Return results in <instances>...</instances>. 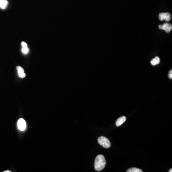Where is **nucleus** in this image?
I'll return each instance as SVG.
<instances>
[{
	"mask_svg": "<svg viewBox=\"0 0 172 172\" xmlns=\"http://www.w3.org/2000/svg\"><path fill=\"white\" fill-rule=\"evenodd\" d=\"M106 161L103 155H98L95 159L94 167L96 171H100L104 168Z\"/></svg>",
	"mask_w": 172,
	"mask_h": 172,
	"instance_id": "obj_1",
	"label": "nucleus"
},
{
	"mask_svg": "<svg viewBox=\"0 0 172 172\" xmlns=\"http://www.w3.org/2000/svg\"><path fill=\"white\" fill-rule=\"evenodd\" d=\"M98 142L101 146L105 148H108L111 145V144L109 140L104 136L99 137L98 139Z\"/></svg>",
	"mask_w": 172,
	"mask_h": 172,
	"instance_id": "obj_2",
	"label": "nucleus"
},
{
	"mask_svg": "<svg viewBox=\"0 0 172 172\" xmlns=\"http://www.w3.org/2000/svg\"><path fill=\"white\" fill-rule=\"evenodd\" d=\"M159 18L161 21L165 20L168 22L171 20V15L169 12H161L159 15Z\"/></svg>",
	"mask_w": 172,
	"mask_h": 172,
	"instance_id": "obj_3",
	"label": "nucleus"
},
{
	"mask_svg": "<svg viewBox=\"0 0 172 172\" xmlns=\"http://www.w3.org/2000/svg\"><path fill=\"white\" fill-rule=\"evenodd\" d=\"M158 27L160 29L164 30L167 33H170L172 30V26L169 23H164L163 25H159Z\"/></svg>",
	"mask_w": 172,
	"mask_h": 172,
	"instance_id": "obj_4",
	"label": "nucleus"
},
{
	"mask_svg": "<svg viewBox=\"0 0 172 172\" xmlns=\"http://www.w3.org/2000/svg\"><path fill=\"white\" fill-rule=\"evenodd\" d=\"M26 122L25 121V120L23 119H20L17 122V126L18 129L21 131H25L26 128Z\"/></svg>",
	"mask_w": 172,
	"mask_h": 172,
	"instance_id": "obj_5",
	"label": "nucleus"
},
{
	"mask_svg": "<svg viewBox=\"0 0 172 172\" xmlns=\"http://www.w3.org/2000/svg\"><path fill=\"white\" fill-rule=\"evenodd\" d=\"M126 117L125 116L121 117L120 118H119L116 122V125L117 126H121V125L124 122L126 121Z\"/></svg>",
	"mask_w": 172,
	"mask_h": 172,
	"instance_id": "obj_6",
	"label": "nucleus"
},
{
	"mask_svg": "<svg viewBox=\"0 0 172 172\" xmlns=\"http://www.w3.org/2000/svg\"><path fill=\"white\" fill-rule=\"evenodd\" d=\"M17 69L18 73V75H19L20 77L21 78H23L26 77V74L24 72V70L23 68L21 67V66H17Z\"/></svg>",
	"mask_w": 172,
	"mask_h": 172,
	"instance_id": "obj_7",
	"label": "nucleus"
},
{
	"mask_svg": "<svg viewBox=\"0 0 172 172\" xmlns=\"http://www.w3.org/2000/svg\"><path fill=\"white\" fill-rule=\"evenodd\" d=\"M8 5V1L7 0H0V8L2 9L6 8Z\"/></svg>",
	"mask_w": 172,
	"mask_h": 172,
	"instance_id": "obj_8",
	"label": "nucleus"
},
{
	"mask_svg": "<svg viewBox=\"0 0 172 172\" xmlns=\"http://www.w3.org/2000/svg\"><path fill=\"white\" fill-rule=\"evenodd\" d=\"M159 63H160V58L158 57H156L151 61V64L153 66L158 65Z\"/></svg>",
	"mask_w": 172,
	"mask_h": 172,
	"instance_id": "obj_9",
	"label": "nucleus"
},
{
	"mask_svg": "<svg viewBox=\"0 0 172 172\" xmlns=\"http://www.w3.org/2000/svg\"><path fill=\"white\" fill-rule=\"evenodd\" d=\"M142 171L141 169H140L137 168H131L128 170L127 172H142Z\"/></svg>",
	"mask_w": 172,
	"mask_h": 172,
	"instance_id": "obj_10",
	"label": "nucleus"
},
{
	"mask_svg": "<svg viewBox=\"0 0 172 172\" xmlns=\"http://www.w3.org/2000/svg\"><path fill=\"white\" fill-rule=\"evenodd\" d=\"M22 52L24 54H27L29 52V48L27 46L25 47V48H22Z\"/></svg>",
	"mask_w": 172,
	"mask_h": 172,
	"instance_id": "obj_11",
	"label": "nucleus"
},
{
	"mask_svg": "<svg viewBox=\"0 0 172 172\" xmlns=\"http://www.w3.org/2000/svg\"><path fill=\"white\" fill-rule=\"evenodd\" d=\"M168 77L170 79H172V70L170 71L169 72V74H168Z\"/></svg>",
	"mask_w": 172,
	"mask_h": 172,
	"instance_id": "obj_12",
	"label": "nucleus"
},
{
	"mask_svg": "<svg viewBox=\"0 0 172 172\" xmlns=\"http://www.w3.org/2000/svg\"><path fill=\"white\" fill-rule=\"evenodd\" d=\"M21 44H22V46L23 48H25V47L27 46V44L26 43V42H22Z\"/></svg>",
	"mask_w": 172,
	"mask_h": 172,
	"instance_id": "obj_13",
	"label": "nucleus"
},
{
	"mask_svg": "<svg viewBox=\"0 0 172 172\" xmlns=\"http://www.w3.org/2000/svg\"><path fill=\"white\" fill-rule=\"evenodd\" d=\"M4 172H11V171H9V170H7V171H4Z\"/></svg>",
	"mask_w": 172,
	"mask_h": 172,
	"instance_id": "obj_14",
	"label": "nucleus"
},
{
	"mask_svg": "<svg viewBox=\"0 0 172 172\" xmlns=\"http://www.w3.org/2000/svg\"><path fill=\"white\" fill-rule=\"evenodd\" d=\"M172 172V169H171L169 171V172Z\"/></svg>",
	"mask_w": 172,
	"mask_h": 172,
	"instance_id": "obj_15",
	"label": "nucleus"
}]
</instances>
